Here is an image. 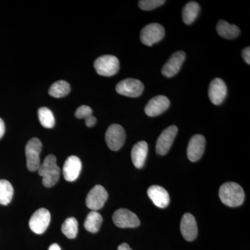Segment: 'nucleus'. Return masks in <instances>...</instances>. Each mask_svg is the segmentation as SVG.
<instances>
[{
  "label": "nucleus",
  "mask_w": 250,
  "mask_h": 250,
  "mask_svg": "<svg viewBox=\"0 0 250 250\" xmlns=\"http://www.w3.org/2000/svg\"><path fill=\"white\" fill-rule=\"evenodd\" d=\"M5 133V125L4 121L0 118V139L3 137Z\"/></svg>",
  "instance_id": "nucleus-31"
},
{
  "label": "nucleus",
  "mask_w": 250,
  "mask_h": 250,
  "mask_svg": "<svg viewBox=\"0 0 250 250\" xmlns=\"http://www.w3.org/2000/svg\"><path fill=\"white\" fill-rule=\"evenodd\" d=\"M178 132V128L175 125L168 126L162 131L156 141V151L160 155H166L170 150Z\"/></svg>",
  "instance_id": "nucleus-10"
},
{
  "label": "nucleus",
  "mask_w": 250,
  "mask_h": 250,
  "mask_svg": "<svg viewBox=\"0 0 250 250\" xmlns=\"http://www.w3.org/2000/svg\"><path fill=\"white\" fill-rule=\"evenodd\" d=\"M14 193V187L9 181L0 179V205H9L12 200Z\"/></svg>",
  "instance_id": "nucleus-24"
},
{
  "label": "nucleus",
  "mask_w": 250,
  "mask_h": 250,
  "mask_svg": "<svg viewBox=\"0 0 250 250\" xmlns=\"http://www.w3.org/2000/svg\"><path fill=\"white\" fill-rule=\"evenodd\" d=\"M48 250H62V249H61L60 246H59L58 244L53 243V244L49 246Z\"/></svg>",
  "instance_id": "nucleus-33"
},
{
  "label": "nucleus",
  "mask_w": 250,
  "mask_h": 250,
  "mask_svg": "<svg viewBox=\"0 0 250 250\" xmlns=\"http://www.w3.org/2000/svg\"><path fill=\"white\" fill-rule=\"evenodd\" d=\"M70 83L64 80L58 81L51 85L49 89V94L55 98H62L67 96L70 93Z\"/></svg>",
  "instance_id": "nucleus-23"
},
{
  "label": "nucleus",
  "mask_w": 250,
  "mask_h": 250,
  "mask_svg": "<svg viewBox=\"0 0 250 250\" xmlns=\"http://www.w3.org/2000/svg\"><path fill=\"white\" fill-rule=\"evenodd\" d=\"M180 229L182 236L186 241H194L198 233V229L195 217L190 213L184 214L181 221Z\"/></svg>",
  "instance_id": "nucleus-17"
},
{
  "label": "nucleus",
  "mask_w": 250,
  "mask_h": 250,
  "mask_svg": "<svg viewBox=\"0 0 250 250\" xmlns=\"http://www.w3.org/2000/svg\"><path fill=\"white\" fill-rule=\"evenodd\" d=\"M62 231L67 238L70 239L76 238L78 233V222L77 219L73 217L67 218L62 223Z\"/></svg>",
  "instance_id": "nucleus-25"
},
{
  "label": "nucleus",
  "mask_w": 250,
  "mask_h": 250,
  "mask_svg": "<svg viewBox=\"0 0 250 250\" xmlns=\"http://www.w3.org/2000/svg\"><path fill=\"white\" fill-rule=\"evenodd\" d=\"M108 199V192L103 186L97 185L94 187L85 200L87 207L92 210L101 209Z\"/></svg>",
  "instance_id": "nucleus-11"
},
{
  "label": "nucleus",
  "mask_w": 250,
  "mask_h": 250,
  "mask_svg": "<svg viewBox=\"0 0 250 250\" xmlns=\"http://www.w3.org/2000/svg\"><path fill=\"white\" fill-rule=\"evenodd\" d=\"M96 118L94 117L93 115L88 117V118L85 119V125H86V126H88V127H92V126H93L94 125L96 124Z\"/></svg>",
  "instance_id": "nucleus-30"
},
{
  "label": "nucleus",
  "mask_w": 250,
  "mask_h": 250,
  "mask_svg": "<svg viewBox=\"0 0 250 250\" xmlns=\"http://www.w3.org/2000/svg\"><path fill=\"white\" fill-rule=\"evenodd\" d=\"M148 152V145L146 141H140L134 145L131 150V159L135 167L141 169L146 163Z\"/></svg>",
  "instance_id": "nucleus-19"
},
{
  "label": "nucleus",
  "mask_w": 250,
  "mask_h": 250,
  "mask_svg": "<svg viewBox=\"0 0 250 250\" xmlns=\"http://www.w3.org/2000/svg\"><path fill=\"white\" fill-rule=\"evenodd\" d=\"M170 105V100L167 97L159 95L149 100L145 108V111L148 116H158L164 113L169 108Z\"/></svg>",
  "instance_id": "nucleus-15"
},
{
  "label": "nucleus",
  "mask_w": 250,
  "mask_h": 250,
  "mask_svg": "<svg viewBox=\"0 0 250 250\" xmlns=\"http://www.w3.org/2000/svg\"><path fill=\"white\" fill-rule=\"evenodd\" d=\"M118 250H132V249L130 248L127 243H123L118 247Z\"/></svg>",
  "instance_id": "nucleus-32"
},
{
  "label": "nucleus",
  "mask_w": 250,
  "mask_h": 250,
  "mask_svg": "<svg viewBox=\"0 0 250 250\" xmlns=\"http://www.w3.org/2000/svg\"><path fill=\"white\" fill-rule=\"evenodd\" d=\"M227 94L228 88L223 80L215 78L211 81L208 88V98L213 104H221L226 98Z\"/></svg>",
  "instance_id": "nucleus-14"
},
{
  "label": "nucleus",
  "mask_w": 250,
  "mask_h": 250,
  "mask_svg": "<svg viewBox=\"0 0 250 250\" xmlns=\"http://www.w3.org/2000/svg\"><path fill=\"white\" fill-rule=\"evenodd\" d=\"M165 36V29L158 23L147 24L141 32V41L144 45L151 47L162 40Z\"/></svg>",
  "instance_id": "nucleus-6"
},
{
  "label": "nucleus",
  "mask_w": 250,
  "mask_h": 250,
  "mask_svg": "<svg viewBox=\"0 0 250 250\" xmlns=\"http://www.w3.org/2000/svg\"><path fill=\"white\" fill-rule=\"evenodd\" d=\"M117 93L129 98H138L143 93L144 85L141 81L126 79L120 82L116 87Z\"/></svg>",
  "instance_id": "nucleus-9"
},
{
  "label": "nucleus",
  "mask_w": 250,
  "mask_h": 250,
  "mask_svg": "<svg viewBox=\"0 0 250 250\" xmlns=\"http://www.w3.org/2000/svg\"><path fill=\"white\" fill-rule=\"evenodd\" d=\"M103 222V216L100 215V213L95 210H92L85 218L84 228L90 233H97L100 230Z\"/></svg>",
  "instance_id": "nucleus-22"
},
{
  "label": "nucleus",
  "mask_w": 250,
  "mask_h": 250,
  "mask_svg": "<svg viewBox=\"0 0 250 250\" xmlns=\"http://www.w3.org/2000/svg\"><path fill=\"white\" fill-rule=\"evenodd\" d=\"M50 220L49 210L44 208H39L31 215L29 222V228L36 234H42L48 228Z\"/></svg>",
  "instance_id": "nucleus-7"
},
{
  "label": "nucleus",
  "mask_w": 250,
  "mask_h": 250,
  "mask_svg": "<svg viewBox=\"0 0 250 250\" xmlns=\"http://www.w3.org/2000/svg\"><path fill=\"white\" fill-rule=\"evenodd\" d=\"M126 134L124 128L118 124L111 125L105 134L106 145L112 151H118L124 146Z\"/></svg>",
  "instance_id": "nucleus-5"
},
{
  "label": "nucleus",
  "mask_w": 250,
  "mask_h": 250,
  "mask_svg": "<svg viewBox=\"0 0 250 250\" xmlns=\"http://www.w3.org/2000/svg\"><path fill=\"white\" fill-rule=\"evenodd\" d=\"M200 11V5L196 1H190L184 6L182 11L184 22L188 25L191 24L196 20Z\"/></svg>",
  "instance_id": "nucleus-21"
},
{
  "label": "nucleus",
  "mask_w": 250,
  "mask_h": 250,
  "mask_svg": "<svg viewBox=\"0 0 250 250\" xmlns=\"http://www.w3.org/2000/svg\"><path fill=\"white\" fill-rule=\"evenodd\" d=\"M164 0H141L139 2L140 9L143 11H152L164 4Z\"/></svg>",
  "instance_id": "nucleus-27"
},
{
  "label": "nucleus",
  "mask_w": 250,
  "mask_h": 250,
  "mask_svg": "<svg viewBox=\"0 0 250 250\" xmlns=\"http://www.w3.org/2000/svg\"><path fill=\"white\" fill-rule=\"evenodd\" d=\"M205 136L200 134L192 136L187 148V156L189 160L192 162L200 160L205 152Z\"/></svg>",
  "instance_id": "nucleus-13"
},
{
  "label": "nucleus",
  "mask_w": 250,
  "mask_h": 250,
  "mask_svg": "<svg viewBox=\"0 0 250 250\" xmlns=\"http://www.w3.org/2000/svg\"><path fill=\"white\" fill-rule=\"evenodd\" d=\"M42 150V143L37 138H33L28 141L25 147L26 159L28 170L35 172L41 166L40 154Z\"/></svg>",
  "instance_id": "nucleus-4"
},
{
  "label": "nucleus",
  "mask_w": 250,
  "mask_h": 250,
  "mask_svg": "<svg viewBox=\"0 0 250 250\" xmlns=\"http://www.w3.org/2000/svg\"><path fill=\"white\" fill-rule=\"evenodd\" d=\"M219 197L224 205L229 207H237L244 202L245 192L239 184L227 182L220 187Z\"/></svg>",
  "instance_id": "nucleus-1"
},
{
  "label": "nucleus",
  "mask_w": 250,
  "mask_h": 250,
  "mask_svg": "<svg viewBox=\"0 0 250 250\" xmlns=\"http://www.w3.org/2000/svg\"><path fill=\"white\" fill-rule=\"evenodd\" d=\"M147 195L153 203L159 208H166L170 202L168 192L160 186H152L147 190Z\"/></svg>",
  "instance_id": "nucleus-18"
},
{
  "label": "nucleus",
  "mask_w": 250,
  "mask_h": 250,
  "mask_svg": "<svg viewBox=\"0 0 250 250\" xmlns=\"http://www.w3.org/2000/svg\"><path fill=\"white\" fill-rule=\"evenodd\" d=\"M92 113H93V110L90 106L82 105L77 108L75 112V117L78 119H82V118L86 119L88 117L92 116Z\"/></svg>",
  "instance_id": "nucleus-28"
},
{
  "label": "nucleus",
  "mask_w": 250,
  "mask_h": 250,
  "mask_svg": "<svg viewBox=\"0 0 250 250\" xmlns=\"http://www.w3.org/2000/svg\"><path fill=\"white\" fill-rule=\"evenodd\" d=\"M39 175L42 177V184L47 188L53 187L58 183L60 178L61 170L57 164V158L53 154H49L41 164L39 170Z\"/></svg>",
  "instance_id": "nucleus-2"
},
{
  "label": "nucleus",
  "mask_w": 250,
  "mask_h": 250,
  "mask_svg": "<svg viewBox=\"0 0 250 250\" xmlns=\"http://www.w3.org/2000/svg\"><path fill=\"white\" fill-rule=\"evenodd\" d=\"M113 221L120 228H137L141 224L137 215L126 208L116 210L113 215Z\"/></svg>",
  "instance_id": "nucleus-8"
},
{
  "label": "nucleus",
  "mask_w": 250,
  "mask_h": 250,
  "mask_svg": "<svg viewBox=\"0 0 250 250\" xmlns=\"http://www.w3.org/2000/svg\"><path fill=\"white\" fill-rule=\"evenodd\" d=\"M82 162L76 156H70L65 161L62 167V174L67 182H75L80 176L82 170Z\"/></svg>",
  "instance_id": "nucleus-16"
},
{
  "label": "nucleus",
  "mask_w": 250,
  "mask_h": 250,
  "mask_svg": "<svg viewBox=\"0 0 250 250\" xmlns=\"http://www.w3.org/2000/svg\"><path fill=\"white\" fill-rule=\"evenodd\" d=\"M242 57L244 59L245 62L248 65L250 63V47H247L242 51Z\"/></svg>",
  "instance_id": "nucleus-29"
},
{
  "label": "nucleus",
  "mask_w": 250,
  "mask_h": 250,
  "mask_svg": "<svg viewBox=\"0 0 250 250\" xmlns=\"http://www.w3.org/2000/svg\"><path fill=\"white\" fill-rule=\"evenodd\" d=\"M216 29L219 36L228 40L236 39L241 32L239 28L236 25L229 24L223 20L218 21Z\"/></svg>",
  "instance_id": "nucleus-20"
},
{
  "label": "nucleus",
  "mask_w": 250,
  "mask_h": 250,
  "mask_svg": "<svg viewBox=\"0 0 250 250\" xmlns=\"http://www.w3.org/2000/svg\"><path fill=\"white\" fill-rule=\"evenodd\" d=\"M94 67L98 75L111 77L119 71L120 62L115 56L103 55L95 60Z\"/></svg>",
  "instance_id": "nucleus-3"
},
{
  "label": "nucleus",
  "mask_w": 250,
  "mask_h": 250,
  "mask_svg": "<svg viewBox=\"0 0 250 250\" xmlns=\"http://www.w3.org/2000/svg\"><path fill=\"white\" fill-rule=\"evenodd\" d=\"M38 115H39V121L42 126L47 129L54 127L55 125V118L50 109L47 107L39 108Z\"/></svg>",
  "instance_id": "nucleus-26"
},
{
  "label": "nucleus",
  "mask_w": 250,
  "mask_h": 250,
  "mask_svg": "<svg viewBox=\"0 0 250 250\" xmlns=\"http://www.w3.org/2000/svg\"><path fill=\"white\" fill-rule=\"evenodd\" d=\"M185 59L186 54L183 51L174 52L163 66L161 70L163 75L167 78L175 76L180 70Z\"/></svg>",
  "instance_id": "nucleus-12"
}]
</instances>
